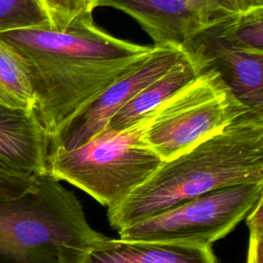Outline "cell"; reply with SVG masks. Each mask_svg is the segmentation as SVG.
<instances>
[{
  "instance_id": "obj_1",
  "label": "cell",
  "mask_w": 263,
  "mask_h": 263,
  "mask_svg": "<svg viewBox=\"0 0 263 263\" xmlns=\"http://www.w3.org/2000/svg\"><path fill=\"white\" fill-rule=\"evenodd\" d=\"M0 37L25 61L35 95L33 112L48 138L156 49L109 34L95 24L92 12L63 31L35 28Z\"/></svg>"
},
{
  "instance_id": "obj_2",
  "label": "cell",
  "mask_w": 263,
  "mask_h": 263,
  "mask_svg": "<svg viewBox=\"0 0 263 263\" xmlns=\"http://www.w3.org/2000/svg\"><path fill=\"white\" fill-rule=\"evenodd\" d=\"M263 182V114L248 111L160 166L125 199L109 208L119 231L210 191Z\"/></svg>"
},
{
  "instance_id": "obj_3",
  "label": "cell",
  "mask_w": 263,
  "mask_h": 263,
  "mask_svg": "<svg viewBox=\"0 0 263 263\" xmlns=\"http://www.w3.org/2000/svg\"><path fill=\"white\" fill-rule=\"evenodd\" d=\"M106 238L47 173L21 195L0 198V263H85Z\"/></svg>"
},
{
  "instance_id": "obj_4",
  "label": "cell",
  "mask_w": 263,
  "mask_h": 263,
  "mask_svg": "<svg viewBox=\"0 0 263 263\" xmlns=\"http://www.w3.org/2000/svg\"><path fill=\"white\" fill-rule=\"evenodd\" d=\"M152 114L124 129L106 127L78 148L48 150L46 173L108 209L118 204L163 162L144 139Z\"/></svg>"
},
{
  "instance_id": "obj_5",
  "label": "cell",
  "mask_w": 263,
  "mask_h": 263,
  "mask_svg": "<svg viewBox=\"0 0 263 263\" xmlns=\"http://www.w3.org/2000/svg\"><path fill=\"white\" fill-rule=\"evenodd\" d=\"M248 111L220 74L209 68L154 110L144 139L167 161Z\"/></svg>"
},
{
  "instance_id": "obj_6",
  "label": "cell",
  "mask_w": 263,
  "mask_h": 263,
  "mask_svg": "<svg viewBox=\"0 0 263 263\" xmlns=\"http://www.w3.org/2000/svg\"><path fill=\"white\" fill-rule=\"evenodd\" d=\"M263 182L219 188L120 229L125 241L211 247L243 220L262 198Z\"/></svg>"
},
{
  "instance_id": "obj_7",
  "label": "cell",
  "mask_w": 263,
  "mask_h": 263,
  "mask_svg": "<svg viewBox=\"0 0 263 263\" xmlns=\"http://www.w3.org/2000/svg\"><path fill=\"white\" fill-rule=\"evenodd\" d=\"M95 5L113 7L135 18L155 46L179 47L249 7L245 0H96Z\"/></svg>"
},
{
  "instance_id": "obj_8",
  "label": "cell",
  "mask_w": 263,
  "mask_h": 263,
  "mask_svg": "<svg viewBox=\"0 0 263 263\" xmlns=\"http://www.w3.org/2000/svg\"><path fill=\"white\" fill-rule=\"evenodd\" d=\"M184 54V47L156 46L155 51L142 65L115 81L48 138V150H72L84 145L105 129L125 104L166 73Z\"/></svg>"
},
{
  "instance_id": "obj_9",
  "label": "cell",
  "mask_w": 263,
  "mask_h": 263,
  "mask_svg": "<svg viewBox=\"0 0 263 263\" xmlns=\"http://www.w3.org/2000/svg\"><path fill=\"white\" fill-rule=\"evenodd\" d=\"M184 48L200 55L251 111L263 114V52L227 45L200 33Z\"/></svg>"
},
{
  "instance_id": "obj_10",
  "label": "cell",
  "mask_w": 263,
  "mask_h": 263,
  "mask_svg": "<svg viewBox=\"0 0 263 263\" xmlns=\"http://www.w3.org/2000/svg\"><path fill=\"white\" fill-rule=\"evenodd\" d=\"M48 137L33 111L0 106V171L46 173Z\"/></svg>"
},
{
  "instance_id": "obj_11",
  "label": "cell",
  "mask_w": 263,
  "mask_h": 263,
  "mask_svg": "<svg viewBox=\"0 0 263 263\" xmlns=\"http://www.w3.org/2000/svg\"><path fill=\"white\" fill-rule=\"evenodd\" d=\"M206 69L208 66L200 55L185 48L183 58L125 104L106 127L120 130L138 123Z\"/></svg>"
},
{
  "instance_id": "obj_12",
  "label": "cell",
  "mask_w": 263,
  "mask_h": 263,
  "mask_svg": "<svg viewBox=\"0 0 263 263\" xmlns=\"http://www.w3.org/2000/svg\"><path fill=\"white\" fill-rule=\"evenodd\" d=\"M85 263H218L212 247L107 237Z\"/></svg>"
},
{
  "instance_id": "obj_13",
  "label": "cell",
  "mask_w": 263,
  "mask_h": 263,
  "mask_svg": "<svg viewBox=\"0 0 263 263\" xmlns=\"http://www.w3.org/2000/svg\"><path fill=\"white\" fill-rule=\"evenodd\" d=\"M0 106L26 111H33L35 106V95L25 61L1 37Z\"/></svg>"
},
{
  "instance_id": "obj_14",
  "label": "cell",
  "mask_w": 263,
  "mask_h": 263,
  "mask_svg": "<svg viewBox=\"0 0 263 263\" xmlns=\"http://www.w3.org/2000/svg\"><path fill=\"white\" fill-rule=\"evenodd\" d=\"M203 33L235 48L263 52V5L229 14Z\"/></svg>"
},
{
  "instance_id": "obj_15",
  "label": "cell",
  "mask_w": 263,
  "mask_h": 263,
  "mask_svg": "<svg viewBox=\"0 0 263 263\" xmlns=\"http://www.w3.org/2000/svg\"><path fill=\"white\" fill-rule=\"evenodd\" d=\"M50 28L39 0H0V33Z\"/></svg>"
},
{
  "instance_id": "obj_16",
  "label": "cell",
  "mask_w": 263,
  "mask_h": 263,
  "mask_svg": "<svg viewBox=\"0 0 263 263\" xmlns=\"http://www.w3.org/2000/svg\"><path fill=\"white\" fill-rule=\"evenodd\" d=\"M96 0H39L48 21L50 28L63 31L68 28L77 17L92 12L96 8Z\"/></svg>"
},
{
  "instance_id": "obj_17",
  "label": "cell",
  "mask_w": 263,
  "mask_h": 263,
  "mask_svg": "<svg viewBox=\"0 0 263 263\" xmlns=\"http://www.w3.org/2000/svg\"><path fill=\"white\" fill-rule=\"evenodd\" d=\"M250 229V242L247 263H262V198L246 217Z\"/></svg>"
},
{
  "instance_id": "obj_18",
  "label": "cell",
  "mask_w": 263,
  "mask_h": 263,
  "mask_svg": "<svg viewBox=\"0 0 263 263\" xmlns=\"http://www.w3.org/2000/svg\"><path fill=\"white\" fill-rule=\"evenodd\" d=\"M37 177L0 171V198L21 195L33 185Z\"/></svg>"
},
{
  "instance_id": "obj_19",
  "label": "cell",
  "mask_w": 263,
  "mask_h": 263,
  "mask_svg": "<svg viewBox=\"0 0 263 263\" xmlns=\"http://www.w3.org/2000/svg\"><path fill=\"white\" fill-rule=\"evenodd\" d=\"M249 6H256V5H263V0H246Z\"/></svg>"
},
{
  "instance_id": "obj_20",
  "label": "cell",
  "mask_w": 263,
  "mask_h": 263,
  "mask_svg": "<svg viewBox=\"0 0 263 263\" xmlns=\"http://www.w3.org/2000/svg\"><path fill=\"white\" fill-rule=\"evenodd\" d=\"M245 1H246V0H245ZM246 3H247V2H246Z\"/></svg>"
}]
</instances>
